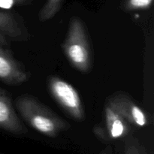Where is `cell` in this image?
I'll list each match as a JSON object with an SVG mask.
<instances>
[{"mask_svg": "<svg viewBox=\"0 0 154 154\" xmlns=\"http://www.w3.org/2000/svg\"><path fill=\"white\" fill-rule=\"evenodd\" d=\"M15 107L29 126L45 136L54 138L69 128L67 121L31 96H20Z\"/></svg>", "mask_w": 154, "mask_h": 154, "instance_id": "cell-1", "label": "cell"}, {"mask_svg": "<svg viewBox=\"0 0 154 154\" xmlns=\"http://www.w3.org/2000/svg\"><path fill=\"white\" fill-rule=\"evenodd\" d=\"M63 53L72 66L79 72L87 73L92 66L90 42L84 23L78 17H73L63 45Z\"/></svg>", "mask_w": 154, "mask_h": 154, "instance_id": "cell-2", "label": "cell"}, {"mask_svg": "<svg viewBox=\"0 0 154 154\" xmlns=\"http://www.w3.org/2000/svg\"><path fill=\"white\" fill-rule=\"evenodd\" d=\"M48 88L54 100L71 117L77 121L85 119L81 98L72 84L57 76H51L48 79Z\"/></svg>", "mask_w": 154, "mask_h": 154, "instance_id": "cell-3", "label": "cell"}, {"mask_svg": "<svg viewBox=\"0 0 154 154\" xmlns=\"http://www.w3.org/2000/svg\"><path fill=\"white\" fill-rule=\"evenodd\" d=\"M106 103L120 114L131 126L143 128L149 124L147 113L126 93L118 92L114 93L108 99Z\"/></svg>", "mask_w": 154, "mask_h": 154, "instance_id": "cell-4", "label": "cell"}, {"mask_svg": "<svg viewBox=\"0 0 154 154\" xmlns=\"http://www.w3.org/2000/svg\"><path fill=\"white\" fill-rule=\"evenodd\" d=\"M4 35L0 33V80L8 85H20L29 79V74L23 66L4 48Z\"/></svg>", "mask_w": 154, "mask_h": 154, "instance_id": "cell-5", "label": "cell"}, {"mask_svg": "<svg viewBox=\"0 0 154 154\" xmlns=\"http://www.w3.org/2000/svg\"><path fill=\"white\" fill-rule=\"evenodd\" d=\"M105 127L95 129V133L105 141L125 138L130 135L131 125L106 103L104 110Z\"/></svg>", "mask_w": 154, "mask_h": 154, "instance_id": "cell-6", "label": "cell"}, {"mask_svg": "<svg viewBox=\"0 0 154 154\" xmlns=\"http://www.w3.org/2000/svg\"><path fill=\"white\" fill-rule=\"evenodd\" d=\"M0 129L15 135L26 133V127L14 109L11 98L0 88Z\"/></svg>", "mask_w": 154, "mask_h": 154, "instance_id": "cell-7", "label": "cell"}, {"mask_svg": "<svg viewBox=\"0 0 154 154\" xmlns=\"http://www.w3.org/2000/svg\"><path fill=\"white\" fill-rule=\"evenodd\" d=\"M0 33L14 41L28 38L26 28L20 20L11 12L0 10Z\"/></svg>", "mask_w": 154, "mask_h": 154, "instance_id": "cell-8", "label": "cell"}, {"mask_svg": "<svg viewBox=\"0 0 154 154\" xmlns=\"http://www.w3.org/2000/svg\"><path fill=\"white\" fill-rule=\"evenodd\" d=\"M63 0H46L38 14V20L45 22L55 17L60 10Z\"/></svg>", "mask_w": 154, "mask_h": 154, "instance_id": "cell-9", "label": "cell"}, {"mask_svg": "<svg viewBox=\"0 0 154 154\" xmlns=\"http://www.w3.org/2000/svg\"><path fill=\"white\" fill-rule=\"evenodd\" d=\"M123 154H148L144 146L133 135H128L124 138Z\"/></svg>", "mask_w": 154, "mask_h": 154, "instance_id": "cell-10", "label": "cell"}, {"mask_svg": "<svg viewBox=\"0 0 154 154\" xmlns=\"http://www.w3.org/2000/svg\"><path fill=\"white\" fill-rule=\"evenodd\" d=\"M153 2V0H125L121 7L124 11L127 12L147 10L151 7Z\"/></svg>", "mask_w": 154, "mask_h": 154, "instance_id": "cell-11", "label": "cell"}, {"mask_svg": "<svg viewBox=\"0 0 154 154\" xmlns=\"http://www.w3.org/2000/svg\"><path fill=\"white\" fill-rule=\"evenodd\" d=\"M32 0H0L2 3L7 8H11L14 5H22L28 4Z\"/></svg>", "mask_w": 154, "mask_h": 154, "instance_id": "cell-12", "label": "cell"}, {"mask_svg": "<svg viewBox=\"0 0 154 154\" xmlns=\"http://www.w3.org/2000/svg\"><path fill=\"white\" fill-rule=\"evenodd\" d=\"M100 154H113V149L111 145H108Z\"/></svg>", "mask_w": 154, "mask_h": 154, "instance_id": "cell-13", "label": "cell"}]
</instances>
